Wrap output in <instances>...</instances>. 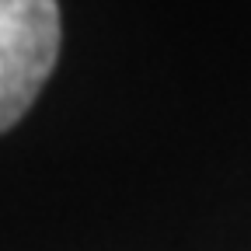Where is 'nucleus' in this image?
Masks as SVG:
<instances>
[{
    "label": "nucleus",
    "mask_w": 251,
    "mask_h": 251,
    "mask_svg": "<svg viewBox=\"0 0 251 251\" xmlns=\"http://www.w3.org/2000/svg\"><path fill=\"white\" fill-rule=\"evenodd\" d=\"M59 56L56 0H0V133L35 105Z\"/></svg>",
    "instance_id": "1"
}]
</instances>
